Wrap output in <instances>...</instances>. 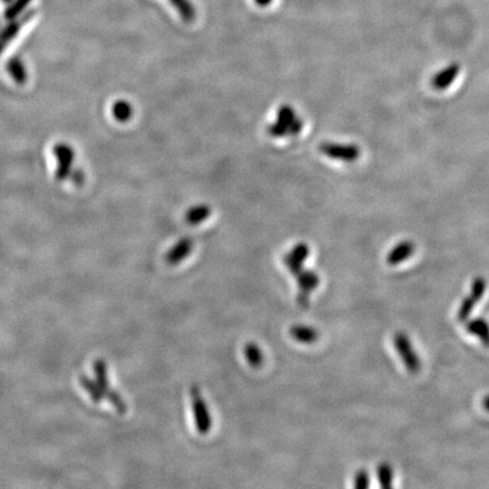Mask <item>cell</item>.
Here are the masks:
<instances>
[{"label":"cell","mask_w":489,"mask_h":489,"mask_svg":"<svg viewBox=\"0 0 489 489\" xmlns=\"http://www.w3.org/2000/svg\"><path fill=\"white\" fill-rule=\"evenodd\" d=\"M194 248V243L189 238H182L166 255V261L169 265H178L187 259Z\"/></svg>","instance_id":"obj_8"},{"label":"cell","mask_w":489,"mask_h":489,"mask_svg":"<svg viewBox=\"0 0 489 489\" xmlns=\"http://www.w3.org/2000/svg\"><path fill=\"white\" fill-rule=\"evenodd\" d=\"M185 23H193L196 19V10L191 0H169Z\"/></svg>","instance_id":"obj_15"},{"label":"cell","mask_w":489,"mask_h":489,"mask_svg":"<svg viewBox=\"0 0 489 489\" xmlns=\"http://www.w3.org/2000/svg\"><path fill=\"white\" fill-rule=\"evenodd\" d=\"M460 72V66L456 63L449 65L447 67L440 70L432 79V86L436 90H444L452 84Z\"/></svg>","instance_id":"obj_9"},{"label":"cell","mask_w":489,"mask_h":489,"mask_svg":"<svg viewBox=\"0 0 489 489\" xmlns=\"http://www.w3.org/2000/svg\"><path fill=\"white\" fill-rule=\"evenodd\" d=\"M33 10H30V12L26 13L24 16L17 17V19L10 21V24L7 25L6 28H3V30H1V32H0V52L3 51L5 47L7 46V43L10 42V41L16 37V34L19 33V31H21L22 26H23L26 22L30 21V19L33 17Z\"/></svg>","instance_id":"obj_7"},{"label":"cell","mask_w":489,"mask_h":489,"mask_svg":"<svg viewBox=\"0 0 489 489\" xmlns=\"http://www.w3.org/2000/svg\"><path fill=\"white\" fill-rule=\"evenodd\" d=\"M465 330L470 335H476L483 346L489 348V324L486 319H474L467 322L465 324Z\"/></svg>","instance_id":"obj_11"},{"label":"cell","mask_w":489,"mask_h":489,"mask_svg":"<svg viewBox=\"0 0 489 489\" xmlns=\"http://www.w3.org/2000/svg\"><path fill=\"white\" fill-rule=\"evenodd\" d=\"M212 213L211 207L207 204H200L196 207H193L186 213L185 219L189 225H200L202 222L209 219Z\"/></svg>","instance_id":"obj_14"},{"label":"cell","mask_w":489,"mask_h":489,"mask_svg":"<svg viewBox=\"0 0 489 489\" xmlns=\"http://www.w3.org/2000/svg\"><path fill=\"white\" fill-rule=\"evenodd\" d=\"M272 1H273V0H255V3H257V5L263 7L268 6Z\"/></svg>","instance_id":"obj_27"},{"label":"cell","mask_w":489,"mask_h":489,"mask_svg":"<svg viewBox=\"0 0 489 489\" xmlns=\"http://www.w3.org/2000/svg\"><path fill=\"white\" fill-rule=\"evenodd\" d=\"M483 408H485V410L488 411L489 412V394L486 395V396L483 398Z\"/></svg>","instance_id":"obj_28"},{"label":"cell","mask_w":489,"mask_h":489,"mask_svg":"<svg viewBox=\"0 0 489 489\" xmlns=\"http://www.w3.org/2000/svg\"><path fill=\"white\" fill-rule=\"evenodd\" d=\"M245 355H246L247 362L252 366V368L261 367L264 362V355L262 353L261 349L256 344H247L245 346Z\"/></svg>","instance_id":"obj_17"},{"label":"cell","mask_w":489,"mask_h":489,"mask_svg":"<svg viewBox=\"0 0 489 489\" xmlns=\"http://www.w3.org/2000/svg\"><path fill=\"white\" fill-rule=\"evenodd\" d=\"M297 279L298 287L300 289V291L310 292L313 291L314 289L319 287V274L315 273L312 270H303L300 273L296 275Z\"/></svg>","instance_id":"obj_12"},{"label":"cell","mask_w":489,"mask_h":489,"mask_svg":"<svg viewBox=\"0 0 489 489\" xmlns=\"http://www.w3.org/2000/svg\"><path fill=\"white\" fill-rule=\"evenodd\" d=\"M191 394H192L193 411H194L196 429L201 434H207L212 427L210 411L207 410V403L204 402L201 391L198 386H193Z\"/></svg>","instance_id":"obj_2"},{"label":"cell","mask_w":489,"mask_h":489,"mask_svg":"<svg viewBox=\"0 0 489 489\" xmlns=\"http://www.w3.org/2000/svg\"><path fill=\"white\" fill-rule=\"evenodd\" d=\"M12 1L13 0H3V3H7V5H8V3H12Z\"/></svg>","instance_id":"obj_29"},{"label":"cell","mask_w":489,"mask_h":489,"mask_svg":"<svg viewBox=\"0 0 489 489\" xmlns=\"http://www.w3.org/2000/svg\"><path fill=\"white\" fill-rule=\"evenodd\" d=\"M353 486L357 489H364L369 486V476L366 470H359L353 478Z\"/></svg>","instance_id":"obj_24"},{"label":"cell","mask_w":489,"mask_h":489,"mask_svg":"<svg viewBox=\"0 0 489 489\" xmlns=\"http://www.w3.org/2000/svg\"><path fill=\"white\" fill-rule=\"evenodd\" d=\"M413 252H415V245H413L412 241H409V240L401 241L387 254L386 263L389 265H392V266L400 264L402 262L409 259L412 255Z\"/></svg>","instance_id":"obj_10"},{"label":"cell","mask_w":489,"mask_h":489,"mask_svg":"<svg viewBox=\"0 0 489 489\" xmlns=\"http://www.w3.org/2000/svg\"><path fill=\"white\" fill-rule=\"evenodd\" d=\"M297 118L295 110L288 104H283L278 110L277 122L268 125V134L272 137H284L288 135L289 126Z\"/></svg>","instance_id":"obj_5"},{"label":"cell","mask_w":489,"mask_h":489,"mask_svg":"<svg viewBox=\"0 0 489 489\" xmlns=\"http://www.w3.org/2000/svg\"><path fill=\"white\" fill-rule=\"evenodd\" d=\"M310 250L307 243H299L292 248L291 252H289V254L297 261L304 263L307 259L308 256H310Z\"/></svg>","instance_id":"obj_23"},{"label":"cell","mask_w":489,"mask_h":489,"mask_svg":"<svg viewBox=\"0 0 489 489\" xmlns=\"http://www.w3.org/2000/svg\"><path fill=\"white\" fill-rule=\"evenodd\" d=\"M72 177H73V182H77V184H79V185H82L83 182H84V175H83L82 171L77 170V171H72Z\"/></svg>","instance_id":"obj_26"},{"label":"cell","mask_w":489,"mask_h":489,"mask_svg":"<svg viewBox=\"0 0 489 489\" xmlns=\"http://www.w3.org/2000/svg\"><path fill=\"white\" fill-rule=\"evenodd\" d=\"M133 106L128 101L119 100L113 104V115L117 122H129L133 117Z\"/></svg>","instance_id":"obj_16"},{"label":"cell","mask_w":489,"mask_h":489,"mask_svg":"<svg viewBox=\"0 0 489 489\" xmlns=\"http://www.w3.org/2000/svg\"><path fill=\"white\" fill-rule=\"evenodd\" d=\"M377 479L380 483V487L383 488H390L393 485V470L391 465L387 463H382L377 467Z\"/></svg>","instance_id":"obj_19"},{"label":"cell","mask_w":489,"mask_h":489,"mask_svg":"<svg viewBox=\"0 0 489 489\" xmlns=\"http://www.w3.org/2000/svg\"><path fill=\"white\" fill-rule=\"evenodd\" d=\"M32 0H13L12 3H8L6 10H5V19L7 21H13L17 19L23 14L25 8L30 5Z\"/></svg>","instance_id":"obj_18"},{"label":"cell","mask_w":489,"mask_h":489,"mask_svg":"<svg viewBox=\"0 0 489 489\" xmlns=\"http://www.w3.org/2000/svg\"><path fill=\"white\" fill-rule=\"evenodd\" d=\"M290 335L301 344H313L319 339V333L315 328L305 326H292L290 328Z\"/></svg>","instance_id":"obj_13"},{"label":"cell","mask_w":489,"mask_h":489,"mask_svg":"<svg viewBox=\"0 0 489 489\" xmlns=\"http://www.w3.org/2000/svg\"><path fill=\"white\" fill-rule=\"evenodd\" d=\"M58 166L57 179H66L72 173V164L74 162V150L68 144H57L54 149Z\"/></svg>","instance_id":"obj_6"},{"label":"cell","mask_w":489,"mask_h":489,"mask_svg":"<svg viewBox=\"0 0 489 489\" xmlns=\"http://www.w3.org/2000/svg\"><path fill=\"white\" fill-rule=\"evenodd\" d=\"M395 350L398 351L404 366L411 374H417L422 369L419 355H417L411 344L410 339L403 332H396L393 339Z\"/></svg>","instance_id":"obj_1"},{"label":"cell","mask_w":489,"mask_h":489,"mask_svg":"<svg viewBox=\"0 0 489 489\" xmlns=\"http://www.w3.org/2000/svg\"><path fill=\"white\" fill-rule=\"evenodd\" d=\"M486 287V280L483 279V277L476 278L472 284H471V297L476 299V301H479L480 299L483 297V295H485Z\"/></svg>","instance_id":"obj_22"},{"label":"cell","mask_w":489,"mask_h":489,"mask_svg":"<svg viewBox=\"0 0 489 489\" xmlns=\"http://www.w3.org/2000/svg\"><path fill=\"white\" fill-rule=\"evenodd\" d=\"M476 304H477V301H476V299L471 297L470 295L467 296V297L462 300L459 310H458V319H459L460 322H465V321L469 319Z\"/></svg>","instance_id":"obj_20"},{"label":"cell","mask_w":489,"mask_h":489,"mask_svg":"<svg viewBox=\"0 0 489 489\" xmlns=\"http://www.w3.org/2000/svg\"><path fill=\"white\" fill-rule=\"evenodd\" d=\"M303 127H304V122L297 117V118L291 122V125L289 126L288 135L295 136V135L299 134V133L303 131Z\"/></svg>","instance_id":"obj_25"},{"label":"cell","mask_w":489,"mask_h":489,"mask_svg":"<svg viewBox=\"0 0 489 489\" xmlns=\"http://www.w3.org/2000/svg\"><path fill=\"white\" fill-rule=\"evenodd\" d=\"M7 68H8V72H10L12 77L19 81L17 83L24 82L25 77H26V74H25L24 66H23V63H22L19 59L15 58V59H12V61L7 65Z\"/></svg>","instance_id":"obj_21"},{"label":"cell","mask_w":489,"mask_h":489,"mask_svg":"<svg viewBox=\"0 0 489 489\" xmlns=\"http://www.w3.org/2000/svg\"><path fill=\"white\" fill-rule=\"evenodd\" d=\"M95 374H97V382H99V387L104 393V396L108 398V400L113 404L115 410L118 411L119 413H125L127 411V406L122 400V396L119 395V393L115 392L113 389H110V384L108 382V377H106V362L104 360H97L95 362Z\"/></svg>","instance_id":"obj_3"},{"label":"cell","mask_w":489,"mask_h":489,"mask_svg":"<svg viewBox=\"0 0 489 489\" xmlns=\"http://www.w3.org/2000/svg\"><path fill=\"white\" fill-rule=\"evenodd\" d=\"M319 150L323 154L328 158L342 160V161H355L360 155V150L358 146L353 144H337V143H322L319 145Z\"/></svg>","instance_id":"obj_4"}]
</instances>
